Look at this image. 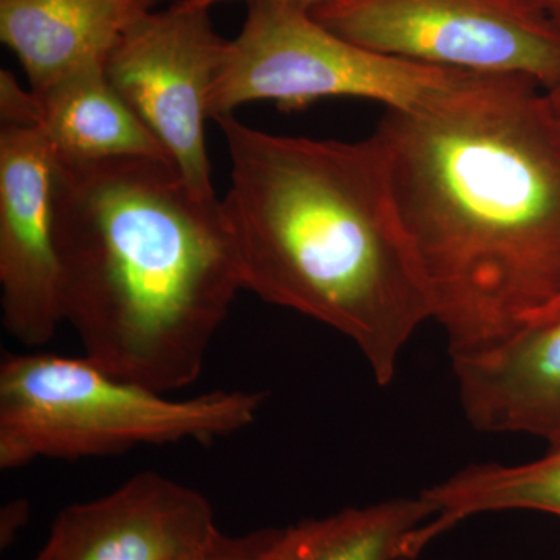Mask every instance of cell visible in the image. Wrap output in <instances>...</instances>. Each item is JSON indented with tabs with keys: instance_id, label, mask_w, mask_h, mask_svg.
Returning a JSON list of instances; mask_svg holds the SVG:
<instances>
[{
	"instance_id": "cell-1",
	"label": "cell",
	"mask_w": 560,
	"mask_h": 560,
	"mask_svg": "<svg viewBox=\"0 0 560 560\" xmlns=\"http://www.w3.org/2000/svg\"><path fill=\"white\" fill-rule=\"evenodd\" d=\"M372 136L452 359L559 304L560 124L536 81L482 75Z\"/></svg>"
},
{
	"instance_id": "cell-2",
	"label": "cell",
	"mask_w": 560,
	"mask_h": 560,
	"mask_svg": "<svg viewBox=\"0 0 560 560\" xmlns=\"http://www.w3.org/2000/svg\"><path fill=\"white\" fill-rule=\"evenodd\" d=\"M231 160L221 200L243 290L337 330L381 386L433 320L425 276L374 136H278L215 120Z\"/></svg>"
},
{
	"instance_id": "cell-3",
	"label": "cell",
	"mask_w": 560,
	"mask_h": 560,
	"mask_svg": "<svg viewBox=\"0 0 560 560\" xmlns=\"http://www.w3.org/2000/svg\"><path fill=\"white\" fill-rule=\"evenodd\" d=\"M51 201L62 319L84 359L158 393L197 382L243 290L221 200L167 162L54 156Z\"/></svg>"
},
{
	"instance_id": "cell-4",
	"label": "cell",
	"mask_w": 560,
	"mask_h": 560,
	"mask_svg": "<svg viewBox=\"0 0 560 560\" xmlns=\"http://www.w3.org/2000/svg\"><path fill=\"white\" fill-rule=\"evenodd\" d=\"M265 400L259 390L242 389L172 399L113 377L84 357L7 353L0 363V469L212 442L256 423Z\"/></svg>"
},
{
	"instance_id": "cell-5",
	"label": "cell",
	"mask_w": 560,
	"mask_h": 560,
	"mask_svg": "<svg viewBox=\"0 0 560 560\" xmlns=\"http://www.w3.org/2000/svg\"><path fill=\"white\" fill-rule=\"evenodd\" d=\"M480 77L366 49L327 31L298 7L250 2L241 35L231 40L210 90L208 113L217 120L250 102L296 110L338 97L418 110L447 101Z\"/></svg>"
},
{
	"instance_id": "cell-6",
	"label": "cell",
	"mask_w": 560,
	"mask_h": 560,
	"mask_svg": "<svg viewBox=\"0 0 560 560\" xmlns=\"http://www.w3.org/2000/svg\"><path fill=\"white\" fill-rule=\"evenodd\" d=\"M366 49L431 68L560 81V31L514 0H337L311 13Z\"/></svg>"
},
{
	"instance_id": "cell-7",
	"label": "cell",
	"mask_w": 560,
	"mask_h": 560,
	"mask_svg": "<svg viewBox=\"0 0 560 560\" xmlns=\"http://www.w3.org/2000/svg\"><path fill=\"white\" fill-rule=\"evenodd\" d=\"M231 40L213 31L209 10L183 2L140 18L121 35L105 72L195 194L217 198L206 149L210 90Z\"/></svg>"
},
{
	"instance_id": "cell-8",
	"label": "cell",
	"mask_w": 560,
	"mask_h": 560,
	"mask_svg": "<svg viewBox=\"0 0 560 560\" xmlns=\"http://www.w3.org/2000/svg\"><path fill=\"white\" fill-rule=\"evenodd\" d=\"M54 153L36 124L0 130L2 323L27 348L47 345L62 319L54 234Z\"/></svg>"
},
{
	"instance_id": "cell-9",
	"label": "cell",
	"mask_w": 560,
	"mask_h": 560,
	"mask_svg": "<svg viewBox=\"0 0 560 560\" xmlns=\"http://www.w3.org/2000/svg\"><path fill=\"white\" fill-rule=\"evenodd\" d=\"M217 530L201 492L139 471L106 495L65 508L32 560H183Z\"/></svg>"
},
{
	"instance_id": "cell-10",
	"label": "cell",
	"mask_w": 560,
	"mask_h": 560,
	"mask_svg": "<svg viewBox=\"0 0 560 560\" xmlns=\"http://www.w3.org/2000/svg\"><path fill=\"white\" fill-rule=\"evenodd\" d=\"M452 364L471 427L560 445V302L495 348Z\"/></svg>"
},
{
	"instance_id": "cell-11",
	"label": "cell",
	"mask_w": 560,
	"mask_h": 560,
	"mask_svg": "<svg viewBox=\"0 0 560 560\" xmlns=\"http://www.w3.org/2000/svg\"><path fill=\"white\" fill-rule=\"evenodd\" d=\"M167 0H0V39L32 92L70 70L105 62L121 35Z\"/></svg>"
},
{
	"instance_id": "cell-12",
	"label": "cell",
	"mask_w": 560,
	"mask_h": 560,
	"mask_svg": "<svg viewBox=\"0 0 560 560\" xmlns=\"http://www.w3.org/2000/svg\"><path fill=\"white\" fill-rule=\"evenodd\" d=\"M33 95L39 128L57 160H154L173 165L156 136L106 77L105 62L70 70Z\"/></svg>"
},
{
	"instance_id": "cell-13",
	"label": "cell",
	"mask_w": 560,
	"mask_h": 560,
	"mask_svg": "<svg viewBox=\"0 0 560 560\" xmlns=\"http://www.w3.org/2000/svg\"><path fill=\"white\" fill-rule=\"evenodd\" d=\"M419 493L434 515L408 540L411 556H420L431 541L475 515L533 511L560 518V445L528 463L470 464Z\"/></svg>"
},
{
	"instance_id": "cell-14",
	"label": "cell",
	"mask_w": 560,
	"mask_h": 560,
	"mask_svg": "<svg viewBox=\"0 0 560 560\" xmlns=\"http://www.w3.org/2000/svg\"><path fill=\"white\" fill-rule=\"evenodd\" d=\"M433 515L420 493L345 508L270 528L259 560H399L412 534Z\"/></svg>"
},
{
	"instance_id": "cell-15",
	"label": "cell",
	"mask_w": 560,
	"mask_h": 560,
	"mask_svg": "<svg viewBox=\"0 0 560 560\" xmlns=\"http://www.w3.org/2000/svg\"><path fill=\"white\" fill-rule=\"evenodd\" d=\"M270 528L253 530L242 536L217 530L202 547L183 560H259Z\"/></svg>"
},
{
	"instance_id": "cell-16",
	"label": "cell",
	"mask_w": 560,
	"mask_h": 560,
	"mask_svg": "<svg viewBox=\"0 0 560 560\" xmlns=\"http://www.w3.org/2000/svg\"><path fill=\"white\" fill-rule=\"evenodd\" d=\"M184 5L191 7V9L210 10L213 5L221 2H228V0H180ZM250 2H276L285 3V5L298 7L313 13V11L324 9V7L331 5L337 0H248Z\"/></svg>"
},
{
	"instance_id": "cell-17",
	"label": "cell",
	"mask_w": 560,
	"mask_h": 560,
	"mask_svg": "<svg viewBox=\"0 0 560 560\" xmlns=\"http://www.w3.org/2000/svg\"><path fill=\"white\" fill-rule=\"evenodd\" d=\"M514 2L550 21L560 31V0H514Z\"/></svg>"
},
{
	"instance_id": "cell-18",
	"label": "cell",
	"mask_w": 560,
	"mask_h": 560,
	"mask_svg": "<svg viewBox=\"0 0 560 560\" xmlns=\"http://www.w3.org/2000/svg\"><path fill=\"white\" fill-rule=\"evenodd\" d=\"M545 94H547L552 114H555L556 119H558L560 124V81L556 86H552L550 91L545 92Z\"/></svg>"
},
{
	"instance_id": "cell-19",
	"label": "cell",
	"mask_w": 560,
	"mask_h": 560,
	"mask_svg": "<svg viewBox=\"0 0 560 560\" xmlns=\"http://www.w3.org/2000/svg\"><path fill=\"white\" fill-rule=\"evenodd\" d=\"M419 558H416V556H404V558H400L399 560H418Z\"/></svg>"
}]
</instances>
